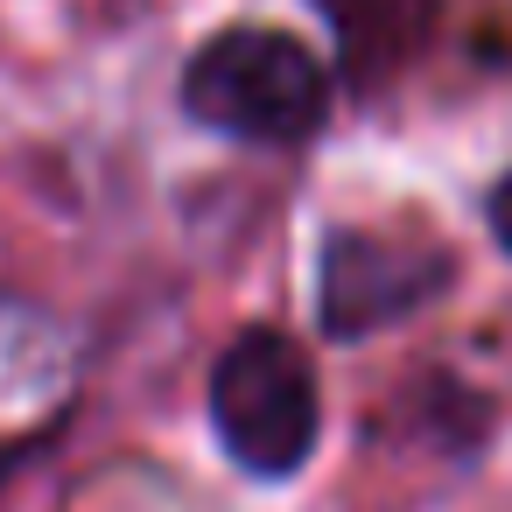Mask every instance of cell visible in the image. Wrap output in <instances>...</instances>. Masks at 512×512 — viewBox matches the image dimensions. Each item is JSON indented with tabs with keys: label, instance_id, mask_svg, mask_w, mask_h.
<instances>
[{
	"label": "cell",
	"instance_id": "7a4b0ae2",
	"mask_svg": "<svg viewBox=\"0 0 512 512\" xmlns=\"http://www.w3.org/2000/svg\"><path fill=\"white\" fill-rule=\"evenodd\" d=\"M211 428L239 470L295 477L323 435V393L309 351L274 323L239 330L211 365Z\"/></svg>",
	"mask_w": 512,
	"mask_h": 512
},
{
	"label": "cell",
	"instance_id": "8992f818",
	"mask_svg": "<svg viewBox=\"0 0 512 512\" xmlns=\"http://www.w3.org/2000/svg\"><path fill=\"white\" fill-rule=\"evenodd\" d=\"M484 225H491V239L512 253V169L491 183V197H484Z\"/></svg>",
	"mask_w": 512,
	"mask_h": 512
},
{
	"label": "cell",
	"instance_id": "5b68a950",
	"mask_svg": "<svg viewBox=\"0 0 512 512\" xmlns=\"http://www.w3.org/2000/svg\"><path fill=\"white\" fill-rule=\"evenodd\" d=\"M351 71H379L421 50L435 0H316Z\"/></svg>",
	"mask_w": 512,
	"mask_h": 512
},
{
	"label": "cell",
	"instance_id": "3957f363",
	"mask_svg": "<svg viewBox=\"0 0 512 512\" xmlns=\"http://www.w3.org/2000/svg\"><path fill=\"white\" fill-rule=\"evenodd\" d=\"M449 246L428 232H386V225H337L323 239V274H316V323L337 344L372 337L379 323L414 316L449 288Z\"/></svg>",
	"mask_w": 512,
	"mask_h": 512
},
{
	"label": "cell",
	"instance_id": "277c9868",
	"mask_svg": "<svg viewBox=\"0 0 512 512\" xmlns=\"http://www.w3.org/2000/svg\"><path fill=\"white\" fill-rule=\"evenodd\" d=\"M71 386H78V358L57 316L22 295H0V456L36 449L64 421Z\"/></svg>",
	"mask_w": 512,
	"mask_h": 512
},
{
	"label": "cell",
	"instance_id": "6da1fadb",
	"mask_svg": "<svg viewBox=\"0 0 512 512\" xmlns=\"http://www.w3.org/2000/svg\"><path fill=\"white\" fill-rule=\"evenodd\" d=\"M183 106H190L197 127H218L232 141H260V148H288V141H309L323 127L330 71L288 29L232 22V29H218L190 50Z\"/></svg>",
	"mask_w": 512,
	"mask_h": 512
}]
</instances>
